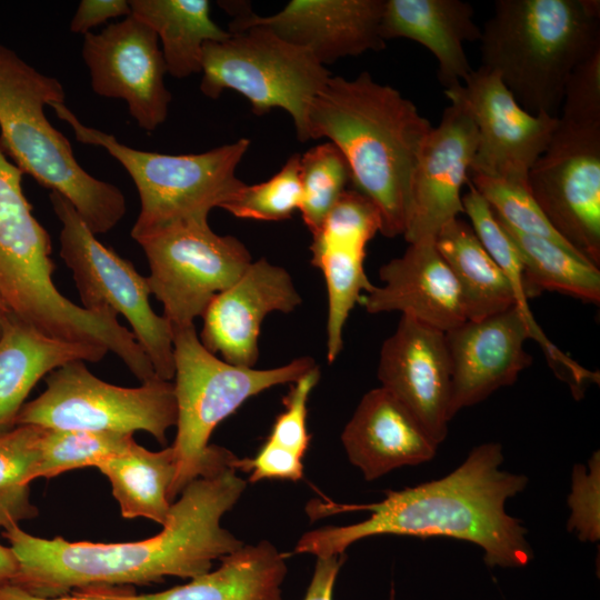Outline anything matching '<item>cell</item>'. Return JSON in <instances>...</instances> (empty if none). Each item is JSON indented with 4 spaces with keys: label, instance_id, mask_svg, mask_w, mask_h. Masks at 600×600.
I'll use <instances>...</instances> for the list:
<instances>
[{
    "label": "cell",
    "instance_id": "obj_1",
    "mask_svg": "<svg viewBox=\"0 0 600 600\" xmlns=\"http://www.w3.org/2000/svg\"><path fill=\"white\" fill-rule=\"evenodd\" d=\"M232 466L191 481L171 504L162 530L120 543L71 542L32 536L19 524L3 530L17 562L11 581L42 597L87 587H128L166 577L196 578L244 543L221 526L247 482Z\"/></svg>",
    "mask_w": 600,
    "mask_h": 600
},
{
    "label": "cell",
    "instance_id": "obj_2",
    "mask_svg": "<svg viewBox=\"0 0 600 600\" xmlns=\"http://www.w3.org/2000/svg\"><path fill=\"white\" fill-rule=\"evenodd\" d=\"M502 447L486 442L447 476L402 490H387L381 501L336 504L318 500L307 506L318 519L348 511L370 516L348 526H328L304 533L294 553L320 557L343 554L354 542L374 536L448 537L483 550L489 568H523L533 559L522 522L506 511L509 499L528 483L523 474L503 470Z\"/></svg>",
    "mask_w": 600,
    "mask_h": 600
},
{
    "label": "cell",
    "instance_id": "obj_3",
    "mask_svg": "<svg viewBox=\"0 0 600 600\" xmlns=\"http://www.w3.org/2000/svg\"><path fill=\"white\" fill-rule=\"evenodd\" d=\"M432 129L397 89L361 72L331 76L312 100L302 141L328 138L346 158L353 189L378 210L387 238L404 233L411 180Z\"/></svg>",
    "mask_w": 600,
    "mask_h": 600
},
{
    "label": "cell",
    "instance_id": "obj_4",
    "mask_svg": "<svg viewBox=\"0 0 600 600\" xmlns=\"http://www.w3.org/2000/svg\"><path fill=\"white\" fill-rule=\"evenodd\" d=\"M479 41L480 67L523 109L558 118L569 76L600 49V1L498 0Z\"/></svg>",
    "mask_w": 600,
    "mask_h": 600
},
{
    "label": "cell",
    "instance_id": "obj_5",
    "mask_svg": "<svg viewBox=\"0 0 600 600\" xmlns=\"http://www.w3.org/2000/svg\"><path fill=\"white\" fill-rule=\"evenodd\" d=\"M22 176L0 149V296L9 312L49 337L103 346L127 358L134 337L118 314L77 306L54 286L51 238L32 213Z\"/></svg>",
    "mask_w": 600,
    "mask_h": 600
},
{
    "label": "cell",
    "instance_id": "obj_6",
    "mask_svg": "<svg viewBox=\"0 0 600 600\" xmlns=\"http://www.w3.org/2000/svg\"><path fill=\"white\" fill-rule=\"evenodd\" d=\"M64 99L58 79L0 43V149L22 173L63 196L96 236L106 233L123 218L126 199L79 164L70 141L47 119L44 106Z\"/></svg>",
    "mask_w": 600,
    "mask_h": 600
},
{
    "label": "cell",
    "instance_id": "obj_7",
    "mask_svg": "<svg viewBox=\"0 0 600 600\" xmlns=\"http://www.w3.org/2000/svg\"><path fill=\"white\" fill-rule=\"evenodd\" d=\"M177 460L171 501L199 477L231 466L236 456L209 444L214 428L249 398L278 384L292 383L317 364L300 357L271 369L229 363L203 347L194 326L172 328Z\"/></svg>",
    "mask_w": 600,
    "mask_h": 600
},
{
    "label": "cell",
    "instance_id": "obj_8",
    "mask_svg": "<svg viewBox=\"0 0 600 600\" xmlns=\"http://www.w3.org/2000/svg\"><path fill=\"white\" fill-rule=\"evenodd\" d=\"M50 107L72 128L78 141L103 148L131 177L140 199L131 230L138 243L178 224L208 223L210 211L222 208L244 186L236 170L249 149L247 138L201 153L142 151L83 124L64 103Z\"/></svg>",
    "mask_w": 600,
    "mask_h": 600
},
{
    "label": "cell",
    "instance_id": "obj_9",
    "mask_svg": "<svg viewBox=\"0 0 600 600\" xmlns=\"http://www.w3.org/2000/svg\"><path fill=\"white\" fill-rule=\"evenodd\" d=\"M230 33L223 41L203 44L201 92L217 99L224 90L237 91L256 114L283 109L302 141L309 107L331 77L327 67L266 27Z\"/></svg>",
    "mask_w": 600,
    "mask_h": 600
},
{
    "label": "cell",
    "instance_id": "obj_10",
    "mask_svg": "<svg viewBox=\"0 0 600 600\" xmlns=\"http://www.w3.org/2000/svg\"><path fill=\"white\" fill-rule=\"evenodd\" d=\"M131 433L142 430L160 443L177 424L173 383L154 378L137 388L108 383L84 361L63 364L46 378V389L24 403L16 426Z\"/></svg>",
    "mask_w": 600,
    "mask_h": 600
},
{
    "label": "cell",
    "instance_id": "obj_11",
    "mask_svg": "<svg viewBox=\"0 0 600 600\" xmlns=\"http://www.w3.org/2000/svg\"><path fill=\"white\" fill-rule=\"evenodd\" d=\"M49 198L62 224L60 257L72 271L82 307L109 308L123 316L156 377L171 381L174 376L172 328L167 318L151 308L147 277L101 243L63 196L51 191Z\"/></svg>",
    "mask_w": 600,
    "mask_h": 600
},
{
    "label": "cell",
    "instance_id": "obj_12",
    "mask_svg": "<svg viewBox=\"0 0 600 600\" xmlns=\"http://www.w3.org/2000/svg\"><path fill=\"white\" fill-rule=\"evenodd\" d=\"M139 244L150 269L151 294L162 303L171 328L194 326L211 300L252 262L239 239L217 234L209 223L178 224Z\"/></svg>",
    "mask_w": 600,
    "mask_h": 600
},
{
    "label": "cell",
    "instance_id": "obj_13",
    "mask_svg": "<svg viewBox=\"0 0 600 600\" xmlns=\"http://www.w3.org/2000/svg\"><path fill=\"white\" fill-rule=\"evenodd\" d=\"M528 188L553 229L582 258L600 266V122L558 118Z\"/></svg>",
    "mask_w": 600,
    "mask_h": 600
},
{
    "label": "cell",
    "instance_id": "obj_14",
    "mask_svg": "<svg viewBox=\"0 0 600 600\" xmlns=\"http://www.w3.org/2000/svg\"><path fill=\"white\" fill-rule=\"evenodd\" d=\"M447 98L471 117L478 144L470 173L527 183L528 172L544 151L558 118L523 109L500 77L482 67L460 84L444 89Z\"/></svg>",
    "mask_w": 600,
    "mask_h": 600
},
{
    "label": "cell",
    "instance_id": "obj_15",
    "mask_svg": "<svg viewBox=\"0 0 600 600\" xmlns=\"http://www.w3.org/2000/svg\"><path fill=\"white\" fill-rule=\"evenodd\" d=\"M82 58L93 92L122 99L140 129L154 131L167 120L168 72L158 37L144 22L130 14L99 33H86Z\"/></svg>",
    "mask_w": 600,
    "mask_h": 600
},
{
    "label": "cell",
    "instance_id": "obj_16",
    "mask_svg": "<svg viewBox=\"0 0 600 600\" xmlns=\"http://www.w3.org/2000/svg\"><path fill=\"white\" fill-rule=\"evenodd\" d=\"M477 144L471 117L451 102L428 133L414 166L403 233L408 243L436 239L444 224L463 213L462 189L469 181Z\"/></svg>",
    "mask_w": 600,
    "mask_h": 600
},
{
    "label": "cell",
    "instance_id": "obj_17",
    "mask_svg": "<svg viewBox=\"0 0 600 600\" xmlns=\"http://www.w3.org/2000/svg\"><path fill=\"white\" fill-rule=\"evenodd\" d=\"M381 387L399 399L440 444L448 434L451 364L446 332L401 316L380 350Z\"/></svg>",
    "mask_w": 600,
    "mask_h": 600
},
{
    "label": "cell",
    "instance_id": "obj_18",
    "mask_svg": "<svg viewBox=\"0 0 600 600\" xmlns=\"http://www.w3.org/2000/svg\"><path fill=\"white\" fill-rule=\"evenodd\" d=\"M528 339L530 330L516 306L480 320H467L446 332L451 364L450 419L517 381L532 363L524 349Z\"/></svg>",
    "mask_w": 600,
    "mask_h": 600
},
{
    "label": "cell",
    "instance_id": "obj_19",
    "mask_svg": "<svg viewBox=\"0 0 600 600\" xmlns=\"http://www.w3.org/2000/svg\"><path fill=\"white\" fill-rule=\"evenodd\" d=\"M383 7L384 0H291L271 16L240 14L229 32L266 27L326 66L386 47L380 33Z\"/></svg>",
    "mask_w": 600,
    "mask_h": 600
},
{
    "label": "cell",
    "instance_id": "obj_20",
    "mask_svg": "<svg viewBox=\"0 0 600 600\" xmlns=\"http://www.w3.org/2000/svg\"><path fill=\"white\" fill-rule=\"evenodd\" d=\"M300 303L289 272L261 258L211 300L202 314L199 339L213 354L221 353L224 361L253 368L264 318L273 311L289 313Z\"/></svg>",
    "mask_w": 600,
    "mask_h": 600
},
{
    "label": "cell",
    "instance_id": "obj_21",
    "mask_svg": "<svg viewBox=\"0 0 600 600\" xmlns=\"http://www.w3.org/2000/svg\"><path fill=\"white\" fill-rule=\"evenodd\" d=\"M381 286L362 294L369 313L399 311L447 332L467 321L459 286L439 253L434 239H423L379 270Z\"/></svg>",
    "mask_w": 600,
    "mask_h": 600
},
{
    "label": "cell",
    "instance_id": "obj_22",
    "mask_svg": "<svg viewBox=\"0 0 600 600\" xmlns=\"http://www.w3.org/2000/svg\"><path fill=\"white\" fill-rule=\"evenodd\" d=\"M341 441L349 461L367 481L434 458L438 443L390 391H368L346 424Z\"/></svg>",
    "mask_w": 600,
    "mask_h": 600
},
{
    "label": "cell",
    "instance_id": "obj_23",
    "mask_svg": "<svg viewBox=\"0 0 600 600\" xmlns=\"http://www.w3.org/2000/svg\"><path fill=\"white\" fill-rule=\"evenodd\" d=\"M380 33L384 41L407 38L426 47L438 61L444 89L471 73L464 43L481 37L472 4L461 0H384Z\"/></svg>",
    "mask_w": 600,
    "mask_h": 600
},
{
    "label": "cell",
    "instance_id": "obj_24",
    "mask_svg": "<svg viewBox=\"0 0 600 600\" xmlns=\"http://www.w3.org/2000/svg\"><path fill=\"white\" fill-rule=\"evenodd\" d=\"M108 352L103 346L49 337L10 314L0 334V433L16 426L41 378L72 361L99 362Z\"/></svg>",
    "mask_w": 600,
    "mask_h": 600
},
{
    "label": "cell",
    "instance_id": "obj_25",
    "mask_svg": "<svg viewBox=\"0 0 600 600\" xmlns=\"http://www.w3.org/2000/svg\"><path fill=\"white\" fill-rule=\"evenodd\" d=\"M219 568L160 592L137 594L123 587L121 600H283L286 556L267 540L243 544L224 556Z\"/></svg>",
    "mask_w": 600,
    "mask_h": 600
},
{
    "label": "cell",
    "instance_id": "obj_26",
    "mask_svg": "<svg viewBox=\"0 0 600 600\" xmlns=\"http://www.w3.org/2000/svg\"><path fill=\"white\" fill-rule=\"evenodd\" d=\"M311 263L321 270L328 296L327 359L332 363L343 347V328L362 291L373 284L364 271L366 247L372 236L356 230L320 229L312 234Z\"/></svg>",
    "mask_w": 600,
    "mask_h": 600
},
{
    "label": "cell",
    "instance_id": "obj_27",
    "mask_svg": "<svg viewBox=\"0 0 600 600\" xmlns=\"http://www.w3.org/2000/svg\"><path fill=\"white\" fill-rule=\"evenodd\" d=\"M462 206L463 213L468 216L478 239L508 279L516 307L528 324L531 339L538 342L560 379L566 380L574 389L581 388L592 379L593 372L580 366L556 347L536 321L528 302V289L519 251L489 203L470 181H468L467 191L462 196Z\"/></svg>",
    "mask_w": 600,
    "mask_h": 600
},
{
    "label": "cell",
    "instance_id": "obj_28",
    "mask_svg": "<svg viewBox=\"0 0 600 600\" xmlns=\"http://www.w3.org/2000/svg\"><path fill=\"white\" fill-rule=\"evenodd\" d=\"M131 14L149 26L161 42L167 72L178 79L201 72L206 42L230 32L211 18L208 0H129Z\"/></svg>",
    "mask_w": 600,
    "mask_h": 600
},
{
    "label": "cell",
    "instance_id": "obj_29",
    "mask_svg": "<svg viewBox=\"0 0 600 600\" xmlns=\"http://www.w3.org/2000/svg\"><path fill=\"white\" fill-rule=\"evenodd\" d=\"M434 244L459 286L467 320H480L516 306L508 279L467 221L460 217L449 221Z\"/></svg>",
    "mask_w": 600,
    "mask_h": 600
},
{
    "label": "cell",
    "instance_id": "obj_30",
    "mask_svg": "<svg viewBox=\"0 0 600 600\" xmlns=\"http://www.w3.org/2000/svg\"><path fill=\"white\" fill-rule=\"evenodd\" d=\"M97 468L109 480L123 518L142 517L161 526L167 522L177 473L172 447L150 451L134 441L128 451Z\"/></svg>",
    "mask_w": 600,
    "mask_h": 600
},
{
    "label": "cell",
    "instance_id": "obj_31",
    "mask_svg": "<svg viewBox=\"0 0 600 600\" xmlns=\"http://www.w3.org/2000/svg\"><path fill=\"white\" fill-rule=\"evenodd\" d=\"M499 222L519 251L529 299L547 290L599 304V267L559 243L518 232Z\"/></svg>",
    "mask_w": 600,
    "mask_h": 600
},
{
    "label": "cell",
    "instance_id": "obj_32",
    "mask_svg": "<svg viewBox=\"0 0 600 600\" xmlns=\"http://www.w3.org/2000/svg\"><path fill=\"white\" fill-rule=\"evenodd\" d=\"M41 427L14 426L0 433V530L37 517L30 483L39 459Z\"/></svg>",
    "mask_w": 600,
    "mask_h": 600
},
{
    "label": "cell",
    "instance_id": "obj_33",
    "mask_svg": "<svg viewBox=\"0 0 600 600\" xmlns=\"http://www.w3.org/2000/svg\"><path fill=\"white\" fill-rule=\"evenodd\" d=\"M133 442L131 433L42 428L33 480L86 467L97 468L128 451Z\"/></svg>",
    "mask_w": 600,
    "mask_h": 600
},
{
    "label": "cell",
    "instance_id": "obj_34",
    "mask_svg": "<svg viewBox=\"0 0 600 600\" xmlns=\"http://www.w3.org/2000/svg\"><path fill=\"white\" fill-rule=\"evenodd\" d=\"M301 202L299 211L307 228L314 233L351 182L348 162L330 141L300 156Z\"/></svg>",
    "mask_w": 600,
    "mask_h": 600
},
{
    "label": "cell",
    "instance_id": "obj_35",
    "mask_svg": "<svg viewBox=\"0 0 600 600\" xmlns=\"http://www.w3.org/2000/svg\"><path fill=\"white\" fill-rule=\"evenodd\" d=\"M469 176V181L502 223L518 232L551 240L576 252L548 221L528 183L478 173Z\"/></svg>",
    "mask_w": 600,
    "mask_h": 600
},
{
    "label": "cell",
    "instance_id": "obj_36",
    "mask_svg": "<svg viewBox=\"0 0 600 600\" xmlns=\"http://www.w3.org/2000/svg\"><path fill=\"white\" fill-rule=\"evenodd\" d=\"M300 154L291 156L269 180L244 186L222 209L240 219L281 221L292 217L301 202Z\"/></svg>",
    "mask_w": 600,
    "mask_h": 600
},
{
    "label": "cell",
    "instance_id": "obj_37",
    "mask_svg": "<svg viewBox=\"0 0 600 600\" xmlns=\"http://www.w3.org/2000/svg\"><path fill=\"white\" fill-rule=\"evenodd\" d=\"M319 379L320 370L316 366L292 382L290 391L283 399L284 410L277 417L267 441L303 458L310 443L307 429L308 401Z\"/></svg>",
    "mask_w": 600,
    "mask_h": 600
},
{
    "label": "cell",
    "instance_id": "obj_38",
    "mask_svg": "<svg viewBox=\"0 0 600 600\" xmlns=\"http://www.w3.org/2000/svg\"><path fill=\"white\" fill-rule=\"evenodd\" d=\"M599 483L600 454L597 451L592 454L588 468L583 464L574 466L571 492L568 497V506L571 509L568 529L581 541L599 540Z\"/></svg>",
    "mask_w": 600,
    "mask_h": 600
},
{
    "label": "cell",
    "instance_id": "obj_39",
    "mask_svg": "<svg viewBox=\"0 0 600 600\" xmlns=\"http://www.w3.org/2000/svg\"><path fill=\"white\" fill-rule=\"evenodd\" d=\"M576 122H600V49L569 76L559 117Z\"/></svg>",
    "mask_w": 600,
    "mask_h": 600
},
{
    "label": "cell",
    "instance_id": "obj_40",
    "mask_svg": "<svg viewBox=\"0 0 600 600\" xmlns=\"http://www.w3.org/2000/svg\"><path fill=\"white\" fill-rule=\"evenodd\" d=\"M232 467L250 472L249 481L263 479L298 481L303 477L302 457L291 450L266 441L254 458H234Z\"/></svg>",
    "mask_w": 600,
    "mask_h": 600
},
{
    "label": "cell",
    "instance_id": "obj_41",
    "mask_svg": "<svg viewBox=\"0 0 600 600\" xmlns=\"http://www.w3.org/2000/svg\"><path fill=\"white\" fill-rule=\"evenodd\" d=\"M131 8L128 0H81L70 22L72 33L86 34L109 19L128 17Z\"/></svg>",
    "mask_w": 600,
    "mask_h": 600
},
{
    "label": "cell",
    "instance_id": "obj_42",
    "mask_svg": "<svg viewBox=\"0 0 600 600\" xmlns=\"http://www.w3.org/2000/svg\"><path fill=\"white\" fill-rule=\"evenodd\" d=\"M123 587H87L58 597L37 596L13 582L0 583V600H121Z\"/></svg>",
    "mask_w": 600,
    "mask_h": 600
},
{
    "label": "cell",
    "instance_id": "obj_43",
    "mask_svg": "<svg viewBox=\"0 0 600 600\" xmlns=\"http://www.w3.org/2000/svg\"><path fill=\"white\" fill-rule=\"evenodd\" d=\"M346 556L317 558L313 574L303 600H332L333 587Z\"/></svg>",
    "mask_w": 600,
    "mask_h": 600
},
{
    "label": "cell",
    "instance_id": "obj_44",
    "mask_svg": "<svg viewBox=\"0 0 600 600\" xmlns=\"http://www.w3.org/2000/svg\"><path fill=\"white\" fill-rule=\"evenodd\" d=\"M18 573V562L9 546L0 543V583L11 582Z\"/></svg>",
    "mask_w": 600,
    "mask_h": 600
},
{
    "label": "cell",
    "instance_id": "obj_45",
    "mask_svg": "<svg viewBox=\"0 0 600 600\" xmlns=\"http://www.w3.org/2000/svg\"><path fill=\"white\" fill-rule=\"evenodd\" d=\"M11 313L9 312L7 306L4 304L1 296H0V334L2 332V329L4 327L6 321L8 320L9 316Z\"/></svg>",
    "mask_w": 600,
    "mask_h": 600
},
{
    "label": "cell",
    "instance_id": "obj_46",
    "mask_svg": "<svg viewBox=\"0 0 600 600\" xmlns=\"http://www.w3.org/2000/svg\"><path fill=\"white\" fill-rule=\"evenodd\" d=\"M390 600H394V590H393V588L391 589Z\"/></svg>",
    "mask_w": 600,
    "mask_h": 600
}]
</instances>
